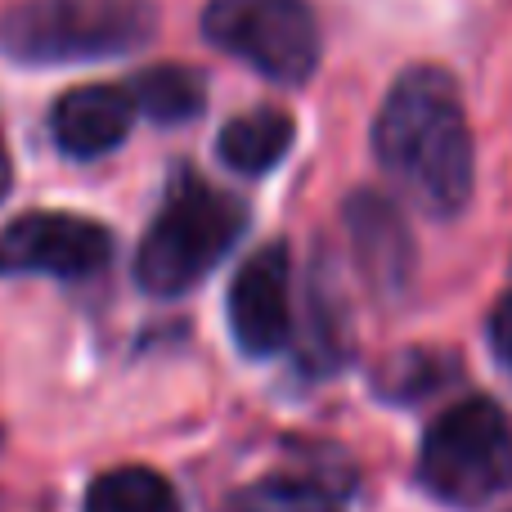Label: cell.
<instances>
[{
	"mask_svg": "<svg viewBox=\"0 0 512 512\" xmlns=\"http://www.w3.org/2000/svg\"><path fill=\"white\" fill-rule=\"evenodd\" d=\"M373 153L382 171L427 216H459L472 198V131L459 86L445 68H409L382 99L373 122Z\"/></svg>",
	"mask_w": 512,
	"mask_h": 512,
	"instance_id": "1",
	"label": "cell"
},
{
	"mask_svg": "<svg viewBox=\"0 0 512 512\" xmlns=\"http://www.w3.org/2000/svg\"><path fill=\"white\" fill-rule=\"evenodd\" d=\"M153 32V0H18L0 14V50L41 68L135 54Z\"/></svg>",
	"mask_w": 512,
	"mask_h": 512,
	"instance_id": "2",
	"label": "cell"
},
{
	"mask_svg": "<svg viewBox=\"0 0 512 512\" xmlns=\"http://www.w3.org/2000/svg\"><path fill=\"white\" fill-rule=\"evenodd\" d=\"M243 225L248 212L239 198L180 176L135 252V279L153 297H180L239 243Z\"/></svg>",
	"mask_w": 512,
	"mask_h": 512,
	"instance_id": "3",
	"label": "cell"
},
{
	"mask_svg": "<svg viewBox=\"0 0 512 512\" xmlns=\"http://www.w3.org/2000/svg\"><path fill=\"white\" fill-rule=\"evenodd\" d=\"M423 486L436 499L477 508L512 486V427L495 400H463L445 409L423 441Z\"/></svg>",
	"mask_w": 512,
	"mask_h": 512,
	"instance_id": "4",
	"label": "cell"
},
{
	"mask_svg": "<svg viewBox=\"0 0 512 512\" xmlns=\"http://www.w3.org/2000/svg\"><path fill=\"white\" fill-rule=\"evenodd\" d=\"M203 36L279 86H301L319 63V23L306 0H212Z\"/></svg>",
	"mask_w": 512,
	"mask_h": 512,
	"instance_id": "5",
	"label": "cell"
},
{
	"mask_svg": "<svg viewBox=\"0 0 512 512\" xmlns=\"http://www.w3.org/2000/svg\"><path fill=\"white\" fill-rule=\"evenodd\" d=\"M113 256V234L90 216L27 212L0 230V274L90 279Z\"/></svg>",
	"mask_w": 512,
	"mask_h": 512,
	"instance_id": "6",
	"label": "cell"
},
{
	"mask_svg": "<svg viewBox=\"0 0 512 512\" xmlns=\"http://www.w3.org/2000/svg\"><path fill=\"white\" fill-rule=\"evenodd\" d=\"M230 333L239 351L274 355L292 337V261L283 243L252 252L230 283Z\"/></svg>",
	"mask_w": 512,
	"mask_h": 512,
	"instance_id": "7",
	"label": "cell"
},
{
	"mask_svg": "<svg viewBox=\"0 0 512 512\" xmlns=\"http://www.w3.org/2000/svg\"><path fill=\"white\" fill-rule=\"evenodd\" d=\"M135 122V104L126 86H77L54 99L50 131L54 144L72 158H104L126 140Z\"/></svg>",
	"mask_w": 512,
	"mask_h": 512,
	"instance_id": "8",
	"label": "cell"
},
{
	"mask_svg": "<svg viewBox=\"0 0 512 512\" xmlns=\"http://www.w3.org/2000/svg\"><path fill=\"white\" fill-rule=\"evenodd\" d=\"M346 225H351L355 252H360V265L373 274L378 283H405L409 265H414V252H409V234L400 225V216L391 212V203L373 194H355L346 203Z\"/></svg>",
	"mask_w": 512,
	"mask_h": 512,
	"instance_id": "9",
	"label": "cell"
},
{
	"mask_svg": "<svg viewBox=\"0 0 512 512\" xmlns=\"http://www.w3.org/2000/svg\"><path fill=\"white\" fill-rule=\"evenodd\" d=\"M292 135H297V126H292L288 113H279V108H252V113L225 122L216 153L239 176H265L292 149Z\"/></svg>",
	"mask_w": 512,
	"mask_h": 512,
	"instance_id": "10",
	"label": "cell"
},
{
	"mask_svg": "<svg viewBox=\"0 0 512 512\" xmlns=\"http://www.w3.org/2000/svg\"><path fill=\"white\" fill-rule=\"evenodd\" d=\"M126 95H131L135 113H144L149 122H189V117L203 113L207 86L194 68H180V63H162V68H144L126 81Z\"/></svg>",
	"mask_w": 512,
	"mask_h": 512,
	"instance_id": "11",
	"label": "cell"
},
{
	"mask_svg": "<svg viewBox=\"0 0 512 512\" xmlns=\"http://www.w3.org/2000/svg\"><path fill=\"white\" fill-rule=\"evenodd\" d=\"M86 512H180V499L153 468H113L95 477Z\"/></svg>",
	"mask_w": 512,
	"mask_h": 512,
	"instance_id": "12",
	"label": "cell"
},
{
	"mask_svg": "<svg viewBox=\"0 0 512 512\" xmlns=\"http://www.w3.org/2000/svg\"><path fill=\"white\" fill-rule=\"evenodd\" d=\"M490 333H495L499 355H508V351H512V292H508L504 301H499V310H495V324H490Z\"/></svg>",
	"mask_w": 512,
	"mask_h": 512,
	"instance_id": "13",
	"label": "cell"
},
{
	"mask_svg": "<svg viewBox=\"0 0 512 512\" xmlns=\"http://www.w3.org/2000/svg\"><path fill=\"white\" fill-rule=\"evenodd\" d=\"M9 185H14V162H9V149H5V140H0V203H5Z\"/></svg>",
	"mask_w": 512,
	"mask_h": 512,
	"instance_id": "14",
	"label": "cell"
},
{
	"mask_svg": "<svg viewBox=\"0 0 512 512\" xmlns=\"http://www.w3.org/2000/svg\"><path fill=\"white\" fill-rule=\"evenodd\" d=\"M504 360H508V364H512V351H508V355H504Z\"/></svg>",
	"mask_w": 512,
	"mask_h": 512,
	"instance_id": "15",
	"label": "cell"
}]
</instances>
